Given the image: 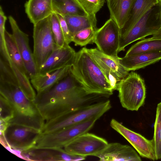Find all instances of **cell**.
Segmentation results:
<instances>
[{
    "label": "cell",
    "mask_w": 161,
    "mask_h": 161,
    "mask_svg": "<svg viewBox=\"0 0 161 161\" xmlns=\"http://www.w3.org/2000/svg\"><path fill=\"white\" fill-rule=\"evenodd\" d=\"M96 93L87 91L70 70L69 73L47 91L36 94L34 100L45 121L60 116L80 106L96 102Z\"/></svg>",
    "instance_id": "1"
},
{
    "label": "cell",
    "mask_w": 161,
    "mask_h": 161,
    "mask_svg": "<svg viewBox=\"0 0 161 161\" xmlns=\"http://www.w3.org/2000/svg\"><path fill=\"white\" fill-rule=\"evenodd\" d=\"M0 95L11 104L14 110L9 125L26 126L40 131L45 121L34 101L29 99L19 86L0 82Z\"/></svg>",
    "instance_id": "2"
},
{
    "label": "cell",
    "mask_w": 161,
    "mask_h": 161,
    "mask_svg": "<svg viewBox=\"0 0 161 161\" xmlns=\"http://www.w3.org/2000/svg\"><path fill=\"white\" fill-rule=\"evenodd\" d=\"M70 71L88 92L109 97L114 91L102 70L82 48L76 52Z\"/></svg>",
    "instance_id": "3"
},
{
    "label": "cell",
    "mask_w": 161,
    "mask_h": 161,
    "mask_svg": "<svg viewBox=\"0 0 161 161\" xmlns=\"http://www.w3.org/2000/svg\"><path fill=\"white\" fill-rule=\"evenodd\" d=\"M111 107L108 100L80 106L54 119L45 121L42 133H53L89 119H98Z\"/></svg>",
    "instance_id": "4"
},
{
    "label": "cell",
    "mask_w": 161,
    "mask_h": 161,
    "mask_svg": "<svg viewBox=\"0 0 161 161\" xmlns=\"http://www.w3.org/2000/svg\"><path fill=\"white\" fill-rule=\"evenodd\" d=\"M122 107L128 110H138L144 103L146 88L144 80L131 72L118 83L116 89Z\"/></svg>",
    "instance_id": "5"
},
{
    "label": "cell",
    "mask_w": 161,
    "mask_h": 161,
    "mask_svg": "<svg viewBox=\"0 0 161 161\" xmlns=\"http://www.w3.org/2000/svg\"><path fill=\"white\" fill-rule=\"evenodd\" d=\"M161 27V1L149 9L120 39L118 53L132 42L153 35Z\"/></svg>",
    "instance_id": "6"
},
{
    "label": "cell",
    "mask_w": 161,
    "mask_h": 161,
    "mask_svg": "<svg viewBox=\"0 0 161 161\" xmlns=\"http://www.w3.org/2000/svg\"><path fill=\"white\" fill-rule=\"evenodd\" d=\"M98 119H89L49 133H41L36 148H63L79 136L88 132Z\"/></svg>",
    "instance_id": "7"
},
{
    "label": "cell",
    "mask_w": 161,
    "mask_h": 161,
    "mask_svg": "<svg viewBox=\"0 0 161 161\" xmlns=\"http://www.w3.org/2000/svg\"><path fill=\"white\" fill-rule=\"evenodd\" d=\"M33 25V53L38 71L56 46L51 29V15Z\"/></svg>",
    "instance_id": "8"
},
{
    "label": "cell",
    "mask_w": 161,
    "mask_h": 161,
    "mask_svg": "<svg viewBox=\"0 0 161 161\" xmlns=\"http://www.w3.org/2000/svg\"><path fill=\"white\" fill-rule=\"evenodd\" d=\"M84 47L100 68L113 90H116L118 83L129 71L120 64L118 59L105 54L97 48Z\"/></svg>",
    "instance_id": "9"
},
{
    "label": "cell",
    "mask_w": 161,
    "mask_h": 161,
    "mask_svg": "<svg viewBox=\"0 0 161 161\" xmlns=\"http://www.w3.org/2000/svg\"><path fill=\"white\" fill-rule=\"evenodd\" d=\"M42 132L31 128L17 125H10L4 136L8 144L6 148L21 152L35 147Z\"/></svg>",
    "instance_id": "10"
},
{
    "label": "cell",
    "mask_w": 161,
    "mask_h": 161,
    "mask_svg": "<svg viewBox=\"0 0 161 161\" xmlns=\"http://www.w3.org/2000/svg\"><path fill=\"white\" fill-rule=\"evenodd\" d=\"M120 40V29L111 18L96 31L94 43L102 52L115 59L118 56Z\"/></svg>",
    "instance_id": "11"
},
{
    "label": "cell",
    "mask_w": 161,
    "mask_h": 161,
    "mask_svg": "<svg viewBox=\"0 0 161 161\" xmlns=\"http://www.w3.org/2000/svg\"><path fill=\"white\" fill-rule=\"evenodd\" d=\"M104 139L88 132L83 134L67 145L64 149L71 154L86 157L101 153L108 144Z\"/></svg>",
    "instance_id": "12"
},
{
    "label": "cell",
    "mask_w": 161,
    "mask_h": 161,
    "mask_svg": "<svg viewBox=\"0 0 161 161\" xmlns=\"http://www.w3.org/2000/svg\"><path fill=\"white\" fill-rule=\"evenodd\" d=\"M111 127L125 138L143 158L156 160L153 139L149 140L141 134L126 127L114 119L110 122Z\"/></svg>",
    "instance_id": "13"
},
{
    "label": "cell",
    "mask_w": 161,
    "mask_h": 161,
    "mask_svg": "<svg viewBox=\"0 0 161 161\" xmlns=\"http://www.w3.org/2000/svg\"><path fill=\"white\" fill-rule=\"evenodd\" d=\"M12 35L24 62L30 79L38 73L37 67L29 44L28 36L19 27L16 21L11 16L8 17Z\"/></svg>",
    "instance_id": "14"
},
{
    "label": "cell",
    "mask_w": 161,
    "mask_h": 161,
    "mask_svg": "<svg viewBox=\"0 0 161 161\" xmlns=\"http://www.w3.org/2000/svg\"><path fill=\"white\" fill-rule=\"evenodd\" d=\"M22 159L27 161H77L85 157L70 154L63 148H33L21 152Z\"/></svg>",
    "instance_id": "15"
},
{
    "label": "cell",
    "mask_w": 161,
    "mask_h": 161,
    "mask_svg": "<svg viewBox=\"0 0 161 161\" xmlns=\"http://www.w3.org/2000/svg\"><path fill=\"white\" fill-rule=\"evenodd\" d=\"M76 52L68 44L56 47L52 53L39 69L38 73H50L71 65Z\"/></svg>",
    "instance_id": "16"
},
{
    "label": "cell",
    "mask_w": 161,
    "mask_h": 161,
    "mask_svg": "<svg viewBox=\"0 0 161 161\" xmlns=\"http://www.w3.org/2000/svg\"><path fill=\"white\" fill-rule=\"evenodd\" d=\"M95 157L102 161H140L141 159L130 146L118 142L108 143L106 147Z\"/></svg>",
    "instance_id": "17"
},
{
    "label": "cell",
    "mask_w": 161,
    "mask_h": 161,
    "mask_svg": "<svg viewBox=\"0 0 161 161\" xmlns=\"http://www.w3.org/2000/svg\"><path fill=\"white\" fill-rule=\"evenodd\" d=\"M71 65L54 71L45 74L37 73L30 79L31 84L36 94L46 92L65 77L69 73Z\"/></svg>",
    "instance_id": "18"
},
{
    "label": "cell",
    "mask_w": 161,
    "mask_h": 161,
    "mask_svg": "<svg viewBox=\"0 0 161 161\" xmlns=\"http://www.w3.org/2000/svg\"><path fill=\"white\" fill-rule=\"evenodd\" d=\"M161 59V52L145 53L118 59L119 63L130 71L143 68Z\"/></svg>",
    "instance_id": "19"
},
{
    "label": "cell",
    "mask_w": 161,
    "mask_h": 161,
    "mask_svg": "<svg viewBox=\"0 0 161 161\" xmlns=\"http://www.w3.org/2000/svg\"><path fill=\"white\" fill-rule=\"evenodd\" d=\"M159 0H135L123 27L120 29V39L123 37L133 26Z\"/></svg>",
    "instance_id": "20"
},
{
    "label": "cell",
    "mask_w": 161,
    "mask_h": 161,
    "mask_svg": "<svg viewBox=\"0 0 161 161\" xmlns=\"http://www.w3.org/2000/svg\"><path fill=\"white\" fill-rule=\"evenodd\" d=\"M25 7V13L33 25L53 13L52 0H28Z\"/></svg>",
    "instance_id": "21"
},
{
    "label": "cell",
    "mask_w": 161,
    "mask_h": 161,
    "mask_svg": "<svg viewBox=\"0 0 161 161\" xmlns=\"http://www.w3.org/2000/svg\"><path fill=\"white\" fill-rule=\"evenodd\" d=\"M135 0H106L110 18L121 29L125 24Z\"/></svg>",
    "instance_id": "22"
},
{
    "label": "cell",
    "mask_w": 161,
    "mask_h": 161,
    "mask_svg": "<svg viewBox=\"0 0 161 161\" xmlns=\"http://www.w3.org/2000/svg\"><path fill=\"white\" fill-rule=\"evenodd\" d=\"M62 15L66 22L72 37L76 33L83 29L90 27H97L96 15Z\"/></svg>",
    "instance_id": "23"
},
{
    "label": "cell",
    "mask_w": 161,
    "mask_h": 161,
    "mask_svg": "<svg viewBox=\"0 0 161 161\" xmlns=\"http://www.w3.org/2000/svg\"><path fill=\"white\" fill-rule=\"evenodd\" d=\"M161 52V38L152 37L142 39L132 45L125 56L145 53Z\"/></svg>",
    "instance_id": "24"
},
{
    "label": "cell",
    "mask_w": 161,
    "mask_h": 161,
    "mask_svg": "<svg viewBox=\"0 0 161 161\" xmlns=\"http://www.w3.org/2000/svg\"><path fill=\"white\" fill-rule=\"evenodd\" d=\"M53 12L64 15H84L85 11L76 0H52Z\"/></svg>",
    "instance_id": "25"
},
{
    "label": "cell",
    "mask_w": 161,
    "mask_h": 161,
    "mask_svg": "<svg viewBox=\"0 0 161 161\" xmlns=\"http://www.w3.org/2000/svg\"><path fill=\"white\" fill-rule=\"evenodd\" d=\"M4 36L6 47L9 57L8 60L29 77L24 62L12 34L5 30Z\"/></svg>",
    "instance_id": "26"
},
{
    "label": "cell",
    "mask_w": 161,
    "mask_h": 161,
    "mask_svg": "<svg viewBox=\"0 0 161 161\" xmlns=\"http://www.w3.org/2000/svg\"><path fill=\"white\" fill-rule=\"evenodd\" d=\"M153 141L156 160L161 159V102L157 107Z\"/></svg>",
    "instance_id": "27"
},
{
    "label": "cell",
    "mask_w": 161,
    "mask_h": 161,
    "mask_svg": "<svg viewBox=\"0 0 161 161\" xmlns=\"http://www.w3.org/2000/svg\"><path fill=\"white\" fill-rule=\"evenodd\" d=\"M97 29V27H90L79 31L73 36L72 42L74 43L75 46L81 47L93 44Z\"/></svg>",
    "instance_id": "28"
},
{
    "label": "cell",
    "mask_w": 161,
    "mask_h": 161,
    "mask_svg": "<svg viewBox=\"0 0 161 161\" xmlns=\"http://www.w3.org/2000/svg\"><path fill=\"white\" fill-rule=\"evenodd\" d=\"M0 82L10 83L19 87L17 78L9 63L0 58Z\"/></svg>",
    "instance_id": "29"
},
{
    "label": "cell",
    "mask_w": 161,
    "mask_h": 161,
    "mask_svg": "<svg viewBox=\"0 0 161 161\" xmlns=\"http://www.w3.org/2000/svg\"><path fill=\"white\" fill-rule=\"evenodd\" d=\"M51 26L56 46L61 47L67 44L65 42L58 18L54 13L51 15Z\"/></svg>",
    "instance_id": "30"
},
{
    "label": "cell",
    "mask_w": 161,
    "mask_h": 161,
    "mask_svg": "<svg viewBox=\"0 0 161 161\" xmlns=\"http://www.w3.org/2000/svg\"><path fill=\"white\" fill-rule=\"evenodd\" d=\"M86 14L96 15L106 0H76Z\"/></svg>",
    "instance_id": "31"
},
{
    "label": "cell",
    "mask_w": 161,
    "mask_h": 161,
    "mask_svg": "<svg viewBox=\"0 0 161 161\" xmlns=\"http://www.w3.org/2000/svg\"><path fill=\"white\" fill-rule=\"evenodd\" d=\"M0 120L9 123L14 117V109L10 103L1 95H0Z\"/></svg>",
    "instance_id": "32"
},
{
    "label": "cell",
    "mask_w": 161,
    "mask_h": 161,
    "mask_svg": "<svg viewBox=\"0 0 161 161\" xmlns=\"http://www.w3.org/2000/svg\"><path fill=\"white\" fill-rule=\"evenodd\" d=\"M56 14L59 21L65 42L66 44L69 45V44L72 42L73 37L70 33L66 22L63 16L61 14Z\"/></svg>",
    "instance_id": "33"
},
{
    "label": "cell",
    "mask_w": 161,
    "mask_h": 161,
    "mask_svg": "<svg viewBox=\"0 0 161 161\" xmlns=\"http://www.w3.org/2000/svg\"><path fill=\"white\" fill-rule=\"evenodd\" d=\"M7 17L3 10L2 7L0 8V40L5 41V24Z\"/></svg>",
    "instance_id": "34"
},
{
    "label": "cell",
    "mask_w": 161,
    "mask_h": 161,
    "mask_svg": "<svg viewBox=\"0 0 161 161\" xmlns=\"http://www.w3.org/2000/svg\"><path fill=\"white\" fill-rule=\"evenodd\" d=\"M153 38H161V27L153 34L152 37Z\"/></svg>",
    "instance_id": "35"
},
{
    "label": "cell",
    "mask_w": 161,
    "mask_h": 161,
    "mask_svg": "<svg viewBox=\"0 0 161 161\" xmlns=\"http://www.w3.org/2000/svg\"><path fill=\"white\" fill-rule=\"evenodd\" d=\"M159 1H161V0H159Z\"/></svg>",
    "instance_id": "36"
}]
</instances>
